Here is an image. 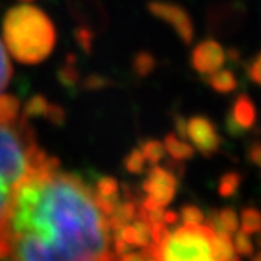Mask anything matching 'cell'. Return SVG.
<instances>
[{"label":"cell","mask_w":261,"mask_h":261,"mask_svg":"<svg viewBox=\"0 0 261 261\" xmlns=\"http://www.w3.org/2000/svg\"><path fill=\"white\" fill-rule=\"evenodd\" d=\"M5 242L10 261H118L95 194L59 167L35 170L17 188Z\"/></svg>","instance_id":"obj_1"},{"label":"cell","mask_w":261,"mask_h":261,"mask_svg":"<svg viewBox=\"0 0 261 261\" xmlns=\"http://www.w3.org/2000/svg\"><path fill=\"white\" fill-rule=\"evenodd\" d=\"M49 167H59V161L36 146L33 130L25 118L0 123V259L8 255L5 233L17 188L35 170Z\"/></svg>","instance_id":"obj_2"},{"label":"cell","mask_w":261,"mask_h":261,"mask_svg":"<svg viewBox=\"0 0 261 261\" xmlns=\"http://www.w3.org/2000/svg\"><path fill=\"white\" fill-rule=\"evenodd\" d=\"M4 41L13 59L35 65L50 55L57 33L44 11L32 5H19L5 14Z\"/></svg>","instance_id":"obj_3"},{"label":"cell","mask_w":261,"mask_h":261,"mask_svg":"<svg viewBox=\"0 0 261 261\" xmlns=\"http://www.w3.org/2000/svg\"><path fill=\"white\" fill-rule=\"evenodd\" d=\"M213 230L208 225H188L170 231L159 246L146 244L143 253L148 261H219L211 246Z\"/></svg>","instance_id":"obj_4"},{"label":"cell","mask_w":261,"mask_h":261,"mask_svg":"<svg viewBox=\"0 0 261 261\" xmlns=\"http://www.w3.org/2000/svg\"><path fill=\"white\" fill-rule=\"evenodd\" d=\"M148 10L151 14H154L164 22L170 24L178 36L182 40V43L189 44L194 38V25L191 21V16L184 8H181L176 4L164 2V0H153L148 4Z\"/></svg>","instance_id":"obj_5"},{"label":"cell","mask_w":261,"mask_h":261,"mask_svg":"<svg viewBox=\"0 0 261 261\" xmlns=\"http://www.w3.org/2000/svg\"><path fill=\"white\" fill-rule=\"evenodd\" d=\"M186 139H189L203 156L214 154L220 146V136L214 123L203 115L186 121Z\"/></svg>","instance_id":"obj_6"},{"label":"cell","mask_w":261,"mask_h":261,"mask_svg":"<svg viewBox=\"0 0 261 261\" xmlns=\"http://www.w3.org/2000/svg\"><path fill=\"white\" fill-rule=\"evenodd\" d=\"M143 191L146 192V197L151 201H154L159 206H165V204H169L175 197L176 179L165 169L153 167V169L148 172V176L143 182Z\"/></svg>","instance_id":"obj_7"},{"label":"cell","mask_w":261,"mask_h":261,"mask_svg":"<svg viewBox=\"0 0 261 261\" xmlns=\"http://www.w3.org/2000/svg\"><path fill=\"white\" fill-rule=\"evenodd\" d=\"M227 60V54L214 40H204L192 52V66L200 74H211L220 69Z\"/></svg>","instance_id":"obj_8"},{"label":"cell","mask_w":261,"mask_h":261,"mask_svg":"<svg viewBox=\"0 0 261 261\" xmlns=\"http://www.w3.org/2000/svg\"><path fill=\"white\" fill-rule=\"evenodd\" d=\"M256 120V110L253 101L247 95H241L233 104V109L227 120V129L233 136H241L244 130H249Z\"/></svg>","instance_id":"obj_9"},{"label":"cell","mask_w":261,"mask_h":261,"mask_svg":"<svg viewBox=\"0 0 261 261\" xmlns=\"http://www.w3.org/2000/svg\"><path fill=\"white\" fill-rule=\"evenodd\" d=\"M137 214V206L134 201H124L118 203L117 208L107 216V223L110 231H118L121 227L127 225V223L133 220Z\"/></svg>","instance_id":"obj_10"},{"label":"cell","mask_w":261,"mask_h":261,"mask_svg":"<svg viewBox=\"0 0 261 261\" xmlns=\"http://www.w3.org/2000/svg\"><path fill=\"white\" fill-rule=\"evenodd\" d=\"M164 148L165 153H169L175 161H184L191 159L194 156V148L186 140L179 139L175 134H169L164 140Z\"/></svg>","instance_id":"obj_11"},{"label":"cell","mask_w":261,"mask_h":261,"mask_svg":"<svg viewBox=\"0 0 261 261\" xmlns=\"http://www.w3.org/2000/svg\"><path fill=\"white\" fill-rule=\"evenodd\" d=\"M208 76H210V79H208L210 85L219 93H230L238 87V81H236L234 74L230 69H222L220 68V69L208 74Z\"/></svg>","instance_id":"obj_12"},{"label":"cell","mask_w":261,"mask_h":261,"mask_svg":"<svg viewBox=\"0 0 261 261\" xmlns=\"http://www.w3.org/2000/svg\"><path fill=\"white\" fill-rule=\"evenodd\" d=\"M21 102L13 95H0V123L17 121Z\"/></svg>","instance_id":"obj_13"},{"label":"cell","mask_w":261,"mask_h":261,"mask_svg":"<svg viewBox=\"0 0 261 261\" xmlns=\"http://www.w3.org/2000/svg\"><path fill=\"white\" fill-rule=\"evenodd\" d=\"M47 106H49V101L41 96V95H36L33 96L32 99H29V102L24 106V110H22V118L29 120L32 117H40V115H44L46 110H47Z\"/></svg>","instance_id":"obj_14"},{"label":"cell","mask_w":261,"mask_h":261,"mask_svg":"<svg viewBox=\"0 0 261 261\" xmlns=\"http://www.w3.org/2000/svg\"><path fill=\"white\" fill-rule=\"evenodd\" d=\"M241 227L242 230L247 234H252V233H258L259 231V227H261V216L256 210L253 208H247L242 211L241 214Z\"/></svg>","instance_id":"obj_15"},{"label":"cell","mask_w":261,"mask_h":261,"mask_svg":"<svg viewBox=\"0 0 261 261\" xmlns=\"http://www.w3.org/2000/svg\"><path fill=\"white\" fill-rule=\"evenodd\" d=\"M140 151L145 156V161L151 162V164L161 162L164 159V156H165L164 143H161L159 140H148V142H145Z\"/></svg>","instance_id":"obj_16"},{"label":"cell","mask_w":261,"mask_h":261,"mask_svg":"<svg viewBox=\"0 0 261 261\" xmlns=\"http://www.w3.org/2000/svg\"><path fill=\"white\" fill-rule=\"evenodd\" d=\"M239 186H241V175L236 172H230L222 176L219 182V194L222 197H231L238 192Z\"/></svg>","instance_id":"obj_17"},{"label":"cell","mask_w":261,"mask_h":261,"mask_svg":"<svg viewBox=\"0 0 261 261\" xmlns=\"http://www.w3.org/2000/svg\"><path fill=\"white\" fill-rule=\"evenodd\" d=\"M154 57L151 54H148V52H140L136 55V59H134V71L139 74V76H148L153 69H154Z\"/></svg>","instance_id":"obj_18"},{"label":"cell","mask_w":261,"mask_h":261,"mask_svg":"<svg viewBox=\"0 0 261 261\" xmlns=\"http://www.w3.org/2000/svg\"><path fill=\"white\" fill-rule=\"evenodd\" d=\"M133 220H134L133 227H134V231H136V246L145 247L146 244H150V242H151L150 225H148L146 222H143L142 219H139V217H134Z\"/></svg>","instance_id":"obj_19"},{"label":"cell","mask_w":261,"mask_h":261,"mask_svg":"<svg viewBox=\"0 0 261 261\" xmlns=\"http://www.w3.org/2000/svg\"><path fill=\"white\" fill-rule=\"evenodd\" d=\"M11 76H13V68H11L10 59L7 55V50H5L2 41H0V91L5 90Z\"/></svg>","instance_id":"obj_20"},{"label":"cell","mask_w":261,"mask_h":261,"mask_svg":"<svg viewBox=\"0 0 261 261\" xmlns=\"http://www.w3.org/2000/svg\"><path fill=\"white\" fill-rule=\"evenodd\" d=\"M219 222H220V227L222 230L228 233V234H233L234 231H238V227H239V219L236 216V213L230 208H223L220 213H219Z\"/></svg>","instance_id":"obj_21"},{"label":"cell","mask_w":261,"mask_h":261,"mask_svg":"<svg viewBox=\"0 0 261 261\" xmlns=\"http://www.w3.org/2000/svg\"><path fill=\"white\" fill-rule=\"evenodd\" d=\"M145 156L142 154L140 150H133L127 158L124 159V165H126V170L129 173H142L145 169Z\"/></svg>","instance_id":"obj_22"},{"label":"cell","mask_w":261,"mask_h":261,"mask_svg":"<svg viewBox=\"0 0 261 261\" xmlns=\"http://www.w3.org/2000/svg\"><path fill=\"white\" fill-rule=\"evenodd\" d=\"M233 247L236 249L238 253L241 255H252L253 253V244L249 238L247 233L244 231H234V241H233Z\"/></svg>","instance_id":"obj_23"},{"label":"cell","mask_w":261,"mask_h":261,"mask_svg":"<svg viewBox=\"0 0 261 261\" xmlns=\"http://www.w3.org/2000/svg\"><path fill=\"white\" fill-rule=\"evenodd\" d=\"M72 62H74V59H71V55H69L68 63L59 72V77H60V81H62V84L65 87H72L79 79V72H77L76 68L72 66Z\"/></svg>","instance_id":"obj_24"},{"label":"cell","mask_w":261,"mask_h":261,"mask_svg":"<svg viewBox=\"0 0 261 261\" xmlns=\"http://www.w3.org/2000/svg\"><path fill=\"white\" fill-rule=\"evenodd\" d=\"M96 194L102 195V197H109V195L118 194V182H117V179L110 178V176L99 178L98 182H96Z\"/></svg>","instance_id":"obj_25"},{"label":"cell","mask_w":261,"mask_h":261,"mask_svg":"<svg viewBox=\"0 0 261 261\" xmlns=\"http://www.w3.org/2000/svg\"><path fill=\"white\" fill-rule=\"evenodd\" d=\"M181 217H182L184 223H188V225H198V223H203V220H204L203 213L198 208L191 206V204H188V206H184L181 210Z\"/></svg>","instance_id":"obj_26"},{"label":"cell","mask_w":261,"mask_h":261,"mask_svg":"<svg viewBox=\"0 0 261 261\" xmlns=\"http://www.w3.org/2000/svg\"><path fill=\"white\" fill-rule=\"evenodd\" d=\"M44 117H46L50 123H54V124H63V123H65V118H66V117H65V110L62 109V106L52 104V102H49Z\"/></svg>","instance_id":"obj_27"},{"label":"cell","mask_w":261,"mask_h":261,"mask_svg":"<svg viewBox=\"0 0 261 261\" xmlns=\"http://www.w3.org/2000/svg\"><path fill=\"white\" fill-rule=\"evenodd\" d=\"M112 241H114V253L117 255V256H121L123 253H126V252H129V244H126V242L121 239V238H118L115 233H114V238H112Z\"/></svg>","instance_id":"obj_28"},{"label":"cell","mask_w":261,"mask_h":261,"mask_svg":"<svg viewBox=\"0 0 261 261\" xmlns=\"http://www.w3.org/2000/svg\"><path fill=\"white\" fill-rule=\"evenodd\" d=\"M259 60H261L259 55H256L252 62V65L249 66V76L255 84H259Z\"/></svg>","instance_id":"obj_29"},{"label":"cell","mask_w":261,"mask_h":261,"mask_svg":"<svg viewBox=\"0 0 261 261\" xmlns=\"http://www.w3.org/2000/svg\"><path fill=\"white\" fill-rule=\"evenodd\" d=\"M118 261H148V258L145 256L143 252H140V253H129V252H126V253H123L118 258Z\"/></svg>","instance_id":"obj_30"},{"label":"cell","mask_w":261,"mask_h":261,"mask_svg":"<svg viewBox=\"0 0 261 261\" xmlns=\"http://www.w3.org/2000/svg\"><path fill=\"white\" fill-rule=\"evenodd\" d=\"M77 40L79 43L84 46V49L87 47V50L90 49V44H91V33L88 30H79L77 32Z\"/></svg>","instance_id":"obj_31"},{"label":"cell","mask_w":261,"mask_h":261,"mask_svg":"<svg viewBox=\"0 0 261 261\" xmlns=\"http://www.w3.org/2000/svg\"><path fill=\"white\" fill-rule=\"evenodd\" d=\"M107 81L102 79V77H98V76H91L85 81V87L87 88H101L102 85H106Z\"/></svg>","instance_id":"obj_32"},{"label":"cell","mask_w":261,"mask_h":261,"mask_svg":"<svg viewBox=\"0 0 261 261\" xmlns=\"http://www.w3.org/2000/svg\"><path fill=\"white\" fill-rule=\"evenodd\" d=\"M249 158H250V161H252L255 165H259V164H261V161H259V158H261V154H259V143H258V142H253V145L250 146Z\"/></svg>","instance_id":"obj_33"},{"label":"cell","mask_w":261,"mask_h":261,"mask_svg":"<svg viewBox=\"0 0 261 261\" xmlns=\"http://www.w3.org/2000/svg\"><path fill=\"white\" fill-rule=\"evenodd\" d=\"M176 222H178V216L175 213H169V211L164 213V223L172 225V223H176Z\"/></svg>","instance_id":"obj_34"},{"label":"cell","mask_w":261,"mask_h":261,"mask_svg":"<svg viewBox=\"0 0 261 261\" xmlns=\"http://www.w3.org/2000/svg\"><path fill=\"white\" fill-rule=\"evenodd\" d=\"M253 261H261V256H259V255H256V256L253 258Z\"/></svg>","instance_id":"obj_35"},{"label":"cell","mask_w":261,"mask_h":261,"mask_svg":"<svg viewBox=\"0 0 261 261\" xmlns=\"http://www.w3.org/2000/svg\"><path fill=\"white\" fill-rule=\"evenodd\" d=\"M21 2H32V0H21Z\"/></svg>","instance_id":"obj_36"}]
</instances>
